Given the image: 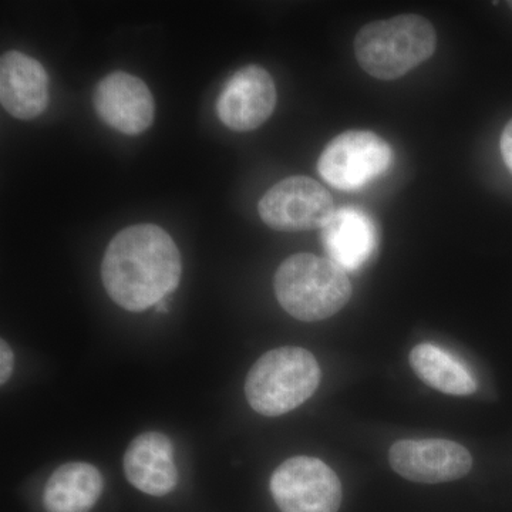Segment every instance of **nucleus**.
I'll return each mask as SVG.
<instances>
[{
  "mask_svg": "<svg viewBox=\"0 0 512 512\" xmlns=\"http://www.w3.org/2000/svg\"><path fill=\"white\" fill-rule=\"evenodd\" d=\"M183 262L173 238L153 224L119 232L101 264L104 288L114 303L130 312L157 306L180 285Z\"/></svg>",
  "mask_w": 512,
  "mask_h": 512,
  "instance_id": "1",
  "label": "nucleus"
},
{
  "mask_svg": "<svg viewBox=\"0 0 512 512\" xmlns=\"http://www.w3.org/2000/svg\"><path fill=\"white\" fill-rule=\"evenodd\" d=\"M279 305L302 322H320L342 311L352 298L348 272L332 259L313 254L289 256L274 279Z\"/></svg>",
  "mask_w": 512,
  "mask_h": 512,
  "instance_id": "2",
  "label": "nucleus"
},
{
  "mask_svg": "<svg viewBox=\"0 0 512 512\" xmlns=\"http://www.w3.org/2000/svg\"><path fill=\"white\" fill-rule=\"evenodd\" d=\"M437 33L420 15H400L363 26L355 39L357 63L375 79L390 82L433 56Z\"/></svg>",
  "mask_w": 512,
  "mask_h": 512,
  "instance_id": "3",
  "label": "nucleus"
},
{
  "mask_svg": "<svg viewBox=\"0 0 512 512\" xmlns=\"http://www.w3.org/2000/svg\"><path fill=\"white\" fill-rule=\"evenodd\" d=\"M320 367L309 350L279 348L259 357L245 380L249 406L265 417H278L311 399L319 387Z\"/></svg>",
  "mask_w": 512,
  "mask_h": 512,
  "instance_id": "4",
  "label": "nucleus"
},
{
  "mask_svg": "<svg viewBox=\"0 0 512 512\" xmlns=\"http://www.w3.org/2000/svg\"><path fill=\"white\" fill-rule=\"evenodd\" d=\"M392 160V148L382 137L372 131L349 130L322 151L318 173L336 190L356 191L380 177Z\"/></svg>",
  "mask_w": 512,
  "mask_h": 512,
  "instance_id": "5",
  "label": "nucleus"
},
{
  "mask_svg": "<svg viewBox=\"0 0 512 512\" xmlns=\"http://www.w3.org/2000/svg\"><path fill=\"white\" fill-rule=\"evenodd\" d=\"M269 488L281 512H338L342 504L338 474L315 457L284 461L272 474Z\"/></svg>",
  "mask_w": 512,
  "mask_h": 512,
  "instance_id": "6",
  "label": "nucleus"
},
{
  "mask_svg": "<svg viewBox=\"0 0 512 512\" xmlns=\"http://www.w3.org/2000/svg\"><path fill=\"white\" fill-rule=\"evenodd\" d=\"M261 220L282 232L312 231L325 227L335 214L332 195L305 175H293L266 191L258 204Z\"/></svg>",
  "mask_w": 512,
  "mask_h": 512,
  "instance_id": "7",
  "label": "nucleus"
},
{
  "mask_svg": "<svg viewBox=\"0 0 512 512\" xmlns=\"http://www.w3.org/2000/svg\"><path fill=\"white\" fill-rule=\"evenodd\" d=\"M389 461L399 476L420 484L456 481L473 467L466 447L444 439L397 441L390 448Z\"/></svg>",
  "mask_w": 512,
  "mask_h": 512,
  "instance_id": "8",
  "label": "nucleus"
},
{
  "mask_svg": "<svg viewBox=\"0 0 512 512\" xmlns=\"http://www.w3.org/2000/svg\"><path fill=\"white\" fill-rule=\"evenodd\" d=\"M276 100L271 74L264 67L249 64L225 83L217 101L218 117L231 130H256L272 116Z\"/></svg>",
  "mask_w": 512,
  "mask_h": 512,
  "instance_id": "9",
  "label": "nucleus"
},
{
  "mask_svg": "<svg viewBox=\"0 0 512 512\" xmlns=\"http://www.w3.org/2000/svg\"><path fill=\"white\" fill-rule=\"evenodd\" d=\"M93 104L107 126L127 136L144 133L156 114L147 84L124 72H114L100 80L94 89Z\"/></svg>",
  "mask_w": 512,
  "mask_h": 512,
  "instance_id": "10",
  "label": "nucleus"
},
{
  "mask_svg": "<svg viewBox=\"0 0 512 512\" xmlns=\"http://www.w3.org/2000/svg\"><path fill=\"white\" fill-rule=\"evenodd\" d=\"M123 468L128 483L153 497L170 494L178 484L173 441L158 431H148L131 441Z\"/></svg>",
  "mask_w": 512,
  "mask_h": 512,
  "instance_id": "11",
  "label": "nucleus"
},
{
  "mask_svg": "<svg viewBox=\"0 0 512 512\" xmlns=\"http://www.w3.org/2000/svg\"><path fill=\"white\" fill-rule=\"evenodd\" d=\"M49 76L36 59L8 52L0 60V101L10 116L32 120L49 104Z\"/></svg>",
  "mask_w": 512,
  "mask_h": 512,
  "instance_id": "12",
  "label": "nucleus"
},
{
  "mask_svg": "<svg viewBox=\"0 0 512 512\" xmlns=\"http://www.w3.org/2000/svg\"><path fill=\"white\" fill-rule=\"evenodd\" d=\"M322 241L328 258L346 272L356 271L375 251V225L365 212L340 208L322 228Z\"/></svg>",
  "mask_w": 512,
  "mask_h": 512,
  "instance_id": "13",
  "label": "nucleus"
},
{
  "mask_svg": "<svg viewBox=\"0 0 512 512\" xmlns=\"http://www.w3.org/2000/svg\"><path fill=\"white\" fill-rule=\"evenodd\" d=\"M104 490L103 476L89 463L63 464L53 471L43 491L47 512H90Z\"/></svg>",
  "mask_w": 512,
  "mask_h": 512,
  "instance_id": "14",
  "label": "nucleus"
},
{
  "mask_svg": "<svg viewBox=\"0 0 512 512\" xmlns=\"http://www.w3.org/2000/svg\"><path fill=\"white\" fill-rule=\"evenodd\" d=\"M409 362L421 382L441 393L470 396L477 392L470 370L439 346L420 343L410 352Z\"/></svg>",
  "mask_w": 512,
  "mask_h": 512,
  "instance_id": "15",
  "label": "nucleus"
},
{
  "mask_svg": "<svg viewBox=\"0 0 512 512\" xmlns=\"http://www.w3.org/2000/svg\"><path fill=\"white\" fill-rule=\"evenodd\" d=\"M15 367V355L5 339L0 340V384L5 386Z\"/></svg>",
  "mask_w": 512,
  "mask_h": 512,
  "instance_id": "16",
  "label": "nucleus"
},
{
  "mask_svg": "<svg viewBox=\"0 0 512 512\" xmlns=\"http://www.w3.org/2000/svg\"><path fill=\"white\" fill-rule=\"evenodd\" d=\"M501 156L508 170L512 173V119L508 121L507 126L504 127L503 134L500 140Z\"/></svg>",
  "mask_w": 512,
  "mask_h": 512,
  "instance_id": "17",
  "label": "nucleus"
},
{
  "mask_svg": "<svg viewBox=\"0 0 512 512\" xmlns=\"http://www.w3.org/2000/svg\"><path fill=\"white\" fill-rule=\"evenodd\" d=\"M508 5H510V8L512 9V2L508 3Z\"/></svg>",
  "mask_w": 512,
  "mask_h": 512,
  "instance_id": "18",
  "label": "nucleus"
}]
</instances>
